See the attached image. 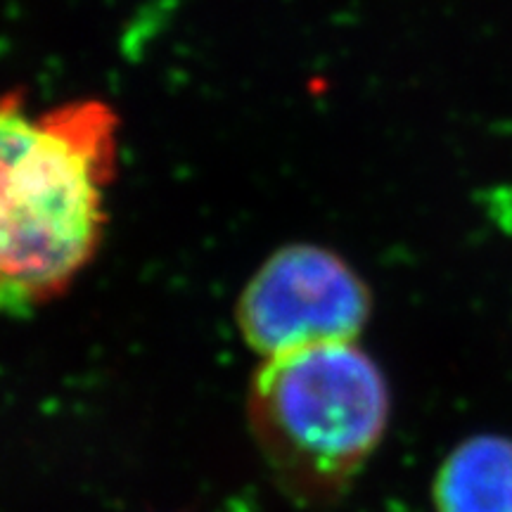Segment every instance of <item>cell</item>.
<instances>
[{
	"label": "cell",
	"mask_w": 512,
	"mask_h": 512,
	"mask_svg": "<svg viewBox=\"0 0 512 512\" xmlns=\"http://www.w3.org/2000/svg\"><path fill=\"white\" fill-rule=\"evenodd\" d=\"M119 119L102 100L29 112L22 93L0 110V290L8 309L53 302L98 254Z\"/></svg>",
	"instance_id": "1"
},
{
	"label": "cell",
	"mask_w": 512,
	"mask_h": 512,
	"mask_svg": "<svg viewBox=\"0 0 512 512\" xmlns=\"http://www.w3.org/2000/svg\"><path fill=\"white\" fill-rule=\"evenodd\" d=\"M247 418L283 489L325 501L380 444L389 420L387 382L356 342L294 351L261 361Z\"/></svg>",
	"instance_id": "2"
},
{
	"label": "cell",
	"mask_w": 512,
	"mask_h": 512,
	"mask_svg": "<svg viewBox=\"0 0 512 512\" xmlns=\"http://www.w3.org/2000/svg\"><path fill=\"white\" fill-rule=\"evenodd\" d=\"M368 285L342 256L318 245H287L256 268L235 320L261 361L356 342L370 318Z\"/></svg>",
	"instance_id": "3"
},
{
	"label": "cell",
	"mask_w": 512,
	"mask_h": 512,
	"mask_svg": "<svg viewBox=\"0 0 512 512\" xmlns=\"http://www.w3.org/2000/svg\"><path fill=\"white\" fill-rule=\"evenodd\" d=\"M437 512H512V439L479 434L441 463L434 479Z\"/></svg>",
	"instance_id": "4"
}]
</instances>
